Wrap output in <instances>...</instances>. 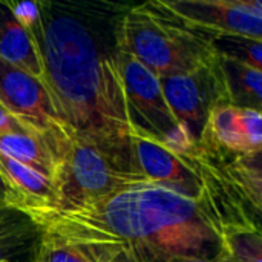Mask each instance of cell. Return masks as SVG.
<instances>
[{
  "instance_id": "1",
  "label": "cell",
  "mask_w": 262,
  "mask_h": 262,
  "mask_svg": "<svg viewBox=\"0 0 262 262\" xmlns=\"http://www.w3.org/2000/svg\"><path fill=\"white\" fill-rule=\"evenodd\" d=\"M32 37L41 81L72 140L98 150L118 172L138 173L120 69V21L130 3L41 0Z\"/></svg>"
},
{
  "instance_id": "2",
  "label": "cell",
  "mask_w": 262,
  "mask_h": 262,
  "mask_svg": "<svg viewBox=\"0 0 262 262\" xmlns=\"http://www.w3.org/2000/svg\"><path fill=\"white\" fill-rule=\"evenodd\" d=\"M28 213L43 238L75 247L91 262L212 261L226 253L198 201L149 180L77 210Z\"/></svg>"
},
{
  "instance_id": "3",
  "label": "cell",
  "mask_w": 262,
  "mask_h": 262,
  "mask_svg": "<svg viewBox=\"0 0 262 262\" xmlns=\"http://www.w3.org/2000/svg\"><path fill=\"white\" fill-rule=\"evenodd\" d=\"M120 48L158 78L196 69L216 58L207 34L187 26L163 0L130 5L120 21Z\"/></svg>"
},
{
  "instance_id": "4",
  "label": "cell",
  "mask_w": 262,
  "mask_h": 262,
  "mask_svg": "<svg viewBox=\"0 0 262 262\" xmlns=\"http://www.w3.org/2000/svg\"><path fill=\"white\" fill-rule=\"evenodd\" d=\"M120 69L124 104L134 137L154 141L178 155L195 146L167 106L160 78L137 58L121 51Z\"/></svg>"
},
{
  "instance_id": "5",
  "label": "cell",
  "mask_w": 262,
  "mask_h": 262,
  "mask_svg": "<svg viewBox=\"0 0 262 262\" xmlns=\"http://www.w3.org/2000/svg\"><path fill=\"white\" fill-rule=\"evenodd\" d=\"M144 180L138 173L118 172L98 150L72 140L52 178L55 204L45 210H77Z\"/></svg>"
},
{
  "instance_id": "6",
  "label": "cell",
  "mask_w": 262,
  "mask_h": 262,
  "mask_svg": "<svg viewBox=\"0 0 262 262\" xmlns=\"http://www.w3.org/2000/svg\"><path fill=\"white\" fill-rule=\"evenodd\" d=\"M160 83L169 109L195 144L204 134L210 112L229 104L216 58L193 71L163 77Z\"/></svg>"
},
{
  "instance_id": "7",
  "label": "cell",
  "mask_w": 262,
  "mask_h": 262,
  "mask_svg": "<svg viewBox=\"0 0 262 262\" xmlns=\"http://www.w3.org/2000/svg\"><path fill=\"white\" fill-rule=\"evenodd\" d=\"M0 104L26 129L60 141L72 140L41 78L0 60Z\"/></svg>"
},
{
  "instance_id": "8",
  "label": "cell",
  "mask_w": 262,
  "mask_h": 262,
  "mask_svg": "<svg viewBox=\"0 0 262 262\" xmlns=\"http://www.w3.org/2000/svg\"><path fill=\"white\" fill-rule=\"evenodd\" d=\"M187 26L203 34H236L262 40L259 0H163Z\"/></svg>"
},
{
  "instance_id": "9",
  "label": "cell",
  "mask_w": 262,
  "mask_h": 262,
  "mask_svg": "<svg viewBox=\"0 0 262 262\" xmlns=\"http://www.w3.org/2000/svg\"><path fill=\"white\" fill-rule=\"evenodd\" d=\"M200 141L232 154L262 152L261 112L232 104L216 106L209 115Z\"/></svg>"
},
{
  "instance_id": "10",
  "label": "cell",
  "mask_w": 262,
  "mask_h": 262,
  "mask_svg": "<svg viewBox=\"0 0 262 262\" xmlns=\"http://www.w3.org/2000/svg\"><path fill=\"white\" fill-rule=\"evenodd\" d=\"M132 152L138 172L149 181L163 184L198 201L201 183L196 172L183 155L140 137H134Z\"/></svg>"
},
{
  "instance_id": "11",
  "label": "cell",
  "mask_w": 262,
  "mask_h": 262,
  "mask_svg": "<svg viewBox=\"0 0 262 262\" xmlns=\"http://www.w3.org/2000/svg\"><path fill=\"white\" fill-rule=\"evenodd\" d=\"M71 143L72 140L60 141L31 130L15 132L0 137V154L52 180Z\"/></svg>"
},
{
  "instance_id": "12",
  "label": "cell",
  "mask_w": 262,
  "mask_h": 262,
  "mask_svg": "<svg viewBox=\"0 0 262 262\" xmlns=\"http://www.w3.org/2000/svg\"><path fill=\"white\" fill-rule=\"evenodd\" d=\"M0 180L11 192L15 207L26 212L52 209L55 189L51 178L0 154Z\"/></svg>"
},
{
  "instance_id": "13",
  "label": "cell",
  "mask_w": 262,
  "mask_h": 262,
  "mask_svg": "<svg viewBox=\"0 0 262 262\" xmlns=\"http://www.w3.org/2000/svg\"><path fill=\"white\" fill-rule=\"evenodd\" d=\"M41 239V227L28 212L0 206V262H32Z\"/></svg>"
},
{
  "instance_id": "14",
  "label": "cell",
  "mask_w": 262,
  "mask_h": 262,
  "mask_svg": "<svg viewBox=\"0 0 262 262\" xmlns=\"http://www.w3.org/2000/svg\"><path fill=\"white\" fill-rule=\"evenodd\" d=\"M0 60L41 77V61L32 37L17 23L6 2H0Z\"/></svg>"
},
{
  "instance_id": "15",
  "label": "cell",
  "mask_w": 262,
  "mask_h": 262,
  "mask_svg": "<svg viewBox=\"0 0 262 262\" xmlns=\"http://www.w3.org/2000/svg\"><path fill=\"white\" fill-rule=\"evenodd\" d=\"M229 104L262 111V71L249 64L216 57Z\"/></svg>"
},
{
  "instance_id": "16",
  "label": "cell",
  "mask_w": 262,
  "mask_h": 262,
  "mask_svg": "<svg viewBox=\"0 0 262 262\" xmlns=\"http://www.w3.org/2000/svg\"><path fill=\"white\" fill-rule=\"evenodd\" d=\"M216 57L229 58L262 71V40L236 34H207Z\"/></svg>"
},
{
  "instance_id": "17",
  "label": "cell",
  "mask_w": 262,
  "mask_h": 262,
  "mask_svg": "<svg viewBox=\"0 0 262 262\" xmlns=\"http://www.w3.org/2000/svg\"><path fill=\"white\" fill-rule=\"evenodd\" d=\"M226 253L235 262H262V232L252 226H226L221 229Z\"/></svg>"
},
{
  "instance_id": "18",
  "label": "cell",
  "mask_w": 262,
  "mask_h": 262,
  "mask_svg": "<svg viewBox=\"0 0 262 262\" xmlns=\"http://www.w3.org/2000/svg\"><path fill=\"white\" fill-rule=\"evenodd\" d=\"M34 262H91L72 246L43 238Z\"/></svg>"
},
{
  "instance_id": "19",
  "label": "cell",
  "mask_w": 262,
  "mask_h": 262,
  "mask_svg": "<svg viewBox=\"0 0 262 262\" xmlns=\"http://www.w3.org/2000/svg\"><path fill=\"white\" fill-rule=\"evenodd\" d=\"M17 23L31 35H37L43 29L41 23V9L38 2L25 0V2H6Z\"/></svg>"
},
{
  "instance_id": "20",
  "label": "cell",
  "mask_w": 262,
  "mask_h": 262,
  "mask_svg": "<svg viewBox=\"0 0 262 262\" xmlns=\"http://www.w3.org/2000/svg\"><path fill=\"white\" fill-rule=\"evenodd\" d=\"M26 129L12 114H9L2 104H0V137L15 132H26ZM32 132V130H31Z\"/></svg>"
},
{
  "instance_id": "21",
  "label": "cell",
  "mask_w": 262,
  "mask_h": 262,
  "mask_svg": "<svg viewBox=\"0 0 262 262\" xmlns=\"http://www.w3.org/2000/svg\"><path fill=\"white\" fill-rule=\"evenodd\" d=\"M0 206H14L15 207V201H14L11 192L8 190V187L2 183V180H0Z\"/></svg>"
},
{
  "instance_id": "22",
  "label": "cell",
  "mask_w": 262,
  "mask_h": 262,
  "mask_svg": "<svg viewBox=\"0 0 262 262\" xmlns=\"http://www.w3.org/2000/svg\"><path fill=\"white\" fill-rule=\"evenodd\" d=\"M173 262H235L227 253H224V255H221L220 258H216V259H212V261H201V259H178V261H173Z\"/></svg>"
},
{
  "instance_id": "23",
  "label": "cell",
  "mask_w": 262,
  "mask_h": 262,
  "mask_svg": "<svg viewBox=\"0 0 262 262\" xmlns=\"http://www.w3.org/2000/svg\"><path fill=\"white\" fill-rule=\"evenodd\" d=\"M112 262H127L126 259H123V258H118V259H115V261H112Z\"/></svg>"
},
{
  "instance_id": "24",
  "label": "cell",
  "mask_w": 262,
  "mask_h": 262,
  "mask_svg": "<svg viewBox=\"0 0 262 262\" xmlns=\"http://www.w3.org/2000/svg\"><path fill=\"white\" fill-rule=\"evenodd\" d=\"M32 262H34V261H32Z\"/></svg>"
}]
</instances>
